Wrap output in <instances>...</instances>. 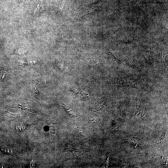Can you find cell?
Segmentation results:
<instances>
[{
    "label": "cell",
    "instance_id": "277c9868",
    "mask_svg": "<svg viewBox=\"0 0 168 168\" xmlns=\"http://www.w3.org/2000/svg\"><path fill=\"white\" fill-rule=\"evenodd\" d=\"M26 50L24 47H19L15 50V53L16 54L22 56L26 52Z\"/></svg>",
    "mask_w": 168,
    "mask_h": 168
},
{
    "label": "cell",
    "instance_id": "ba28073f",
    "mask_svg": "<svg viewBox=\"0 0 168 168\" xmlns=\"http://www.w3.org/2000/svg\"><path fill=\"white\" fill-rule=\"evenodd\" d=\"M33 89L34 90V92L35 93L37 94L39 93V91H38V90H37V88L36 87V86L35 85H33Z\"/></svg>",
    "mask_w": 168,
    "mask_h": 168
},
{
    "label": "cell",
    "instance_id": "8992f818",
    "mask_svg": "<svg viewBox=\"0 0 168 168\" xmlns=\"http://www.w3.org/2000/svg\"><path fill=\"white\" fill-rule=\"evenodd\" d=\"M17 130L20 131H22V130H25L27 128V126L25 124H21V125H18L17 127Z\"/></svg>",
    "mask_w": 168,
    "mask_h": 168
},
{
    "label": "cell",
    "instance_id": "6da1fadb",
    "mask_svg": "<svg viewBox=\"0 0 168 168\" xmlns=\"http://www.w3.org/2000/svg\"><path fill=\"white\" fill-rule=\"evenodd\" d=\"M0 151L7 154L10 155L15 157H19L21 154L20 152L7 147L0 148Z\"/></svg>",
    "mask_w": 168,
    "mask_h": 168
},
{
    "label": "cell",
    "instance_id": "7a4b0ae2",
    "mask_svg": "<svg viewBox=\"0 0 168 168\" xmlns=\"http://www.w3.org/2000/svg\"><path fill=\"white\" fill-rule=\"evenodd\" d=\"M70 90L74 93L79 98H85L88 96L87 93L80 88L73 87L71 88Z\"/></svg>",
    "mask_w": 168,
    "mask_h": 168
},
{
    "label": "cell",
    "instance_id": "52a82bcc",
    "mask_svg": "<svg viewBox=\"0 0 168 168\" xmlns=\"http://www.w3.org/2000/svg\"><path fill=\"white\" fill-rule=\"evenodd\" d=\"M165 138V134L163 133L161 135V136H160L159 138V141L161 143L162 142L164 141V139Z\"/></svg>",
    "mask_w": 168,
    "mask_h": 168
},
{
    "label": "cell",
    "instance_id": "3957f363",
    "mask_svg": "<svg viewBox=\"0 0 168 168\" xmlns=\"http://www.w3.org/2000/svg\"><path fill=\"white\" fill-rule=\"evenodd\" d=\"M18 106L22 110H26L33 113H35L36 112L33 108L32 106L29 104H19Z\"/></svg>",
    "mask_w": 168,
    "mask_h": 168
},
{
    "label": "cell",
    "instance_id": "5b68a950",
    "mask_svg": "<svg viewBox=\"0 0 168 168\" xmlns=\"http://www.w3.org/2000/svg\"><path fill=\"white\" fill-rule=\"evenodd\" d=\"M65 109H66L67 112L68 113L69 115L73 117H77L76 114L71 109L68 108L67 107H65Z\"/></svg>",
    "mask_w": 168,
    "mask_h": 168
}]
</instances>
